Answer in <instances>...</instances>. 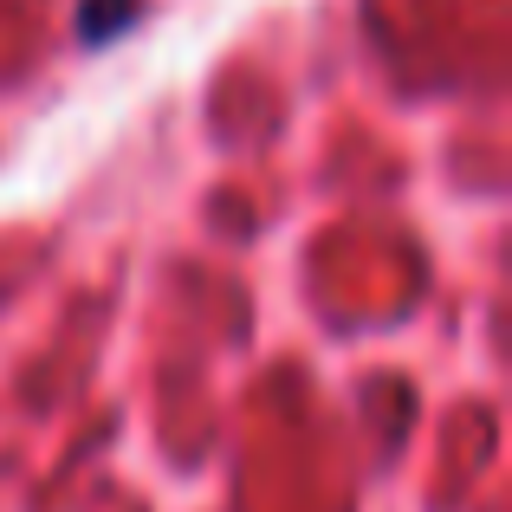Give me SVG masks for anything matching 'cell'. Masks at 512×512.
Returning <instances> with one entry per match:
<instances>
[{
  "instance_id": "cell-1",
  "label": "cell",
  "mask_w": 512,
  "mask_h": 512,
  "mask_svg": "<svg viewBox=\"0 0 512 512\" xmlns=\"http://www.w3.org/2000/svg\"><path fill=\"white\" fill-rule=\"evenodd\" d=\"M137 13V0H85V39H111Z\"/></svg>"
}]
</instances>
